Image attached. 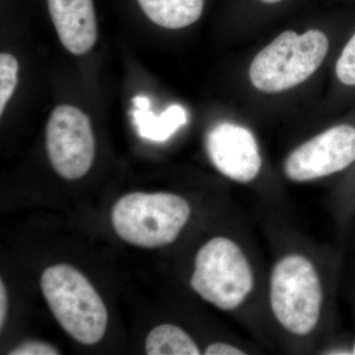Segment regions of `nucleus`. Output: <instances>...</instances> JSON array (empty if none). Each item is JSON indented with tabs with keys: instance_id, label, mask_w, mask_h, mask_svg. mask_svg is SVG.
<instances>
[{
	"instance_id": "obj_1",
	"label": "nucleus",
	"mask_w": 355,
	"mask_h": 355,
	"mask_svg": "<svg viewBox=\"0 0 355 355\" xmlns=\"http://www.w3.org/2000/svg\"><path fill=\"white\" fill-rule=\"evenodd\" d=\"M330 40L321 30L280 33L251 62L249 79L263 94H279L306 83L323 64Z\"/></svg>"
},
{
	"instance_id": "obj_2",
	"label": "nucleus",
	"mask_w": 355,
	"mask_h": 355,
	"mask_svg": "<svg viewBox=\"0 0 355 355\" xmlns=\"http://www.w3.org/2000/svg\"><path fill=\"white\" fill-rule=\"evenodd\" d=\"M41 288L53 316L72 338L85 345L102 340L108 311L83 273L64 263L49 266L42 273Z\"/></svg>"
},
{
	"instance_id": "obj_3",
	"label": "nucleus",
	"mask_w": 355,
	"mask_h": 355,
	"mask_svg": "<svg viewBox=\"0 0 355 355\" xmlns=\"http://www.w3.org/2000/svg\"><path fill=\"white\" fill-rule=\"evenodd\" d=\"M190 216V205L180 196L132 193L114 205L112 222L123 241L154 249L174 242Z\"/></svg>"
},
{
	"instance_id": "obj_4",
	"label": "nucleus",
	"mask_w": 355,
	"mask_h": 355,
	"mask_svg": "<svg viewBox=\"0 0 355 355\" xmlns=\"http://www.w3.org/2000/svg\"><path fill=\"white\" fill-rule=\"evenodd\" d=\"M270 302L277 322L289 333L307 336L321 315L323 289L315 266L301 254H287L273 266Z\"/></svg>"
},
{
	"instance_id": "obj_5",
	"label": "nucleus",
	"mask_w": 355,
	"mask_h": 355,
	"mask_svg": "<svg viewBox=\"0 0 355 355\" xmlns=\"http://www.w3.org/2000/svg\"><path fill=\"white\" fill-rule=\"evenodd\" d=\"M191 286L218 309L235 310L253 291L254 273L237 243L226 237L212 238L196 256Z\"/></svg>"
},
{
	"instance_id": "obj_6",
	"label": "nucleus",
	"mask_w": 355,
	"mask_h": 355,
	"mask_svg": "<svg viewBox=\"0 0 355 355\" xmlns=\"http://www.w3.org/2000/svg\"><path fill=\"white\" fill-rule=\"evenodd\" d=\"M46 148L51 166L60 177L73 181L85 176L96 153L88 116L76 107L58 106L46 123Z\"/></svg>"
},
{
	"instance_id": "obj_7",
	"label": "nucleus",
	"mask_w": 355,
	"mask_h": 355,
	"mask_svg": "<svg viewBox=\"0 0 355 355\" xmlns=\"http://www.w3.org/2000/svg\"><path fill=\"white\" fill-rule=\"evenodd\" d=\"M355 162V127L334 125L296 147L284 161L286 177L293 182L314 181L342 172Z\"/></svg>"
},
{
	"instance_id": "obj_8",
	"label": "nucleus",
	"mask_w": 355,
	"mask_h": 355,
	"mask_svg": "<svg viewBox=\"0 0 355 355\" xmlns=\"http://www.w3.org/2000/svg\"><path fill=\"white\" fill-rule=\"evenodd\" d=\"M205 146L212 164L228 179L247 184L260 174V147L254 133L244 125L218 123L207 133Z\"/></svg>"
},
{
	"instance_id": "obj_9",
	"label": "nucleus",
	"mask_w": 355,
	"mask_h": 355,
	"mask_svg": "<svg viewBox=\"0 0 355 355\" xmlns=\"http://www.w3.org/2000/svg\"><path fill=\"white\" fill-rule=\"evenodd\" d=\"M48 6L64 48L76 55L92 50L98 39L93 0H48Z\"/></svg>"
},
{
	"instance_id": "obj_10",
	"label": "nucleus",
	"mask_w": 355,
	"mask_h": 355,
	"mask_svg": "<svg viewBox=\"0 0 355 355\" xmlns=\"http://www.w3.org/2000/svg\"><path fill=\"white\" fill-rule=\"evenodd\" d=\"M132 103L135 106L132 111L133 123L144 139L166 141L188 123V114L180 105H172L156 116L150 111V100L146 96H137Z\"/></svg>"
},
{
	"instance_id": "obj_11",
	"label": "nucleus",
	"mask_w": 355,
	"mask_h": 355,
	"mask_svg": "<svg viewBox=\"0 0 355 355\" xmlns=\"http://www.w3.org/2000/svg\"><path fill=\"white\" fill-rule=\"evenodd\" d=\"M144 12L166 29L188 27L200 19L205 0H137Z\"/></svg>"
},
{
	"instance_id": "obj_12",
	"label": "nucleus",
	"mask_w": 355,
	"mask_h": 355,
	"mask_svg": "<svg viewBox=\"0 0 355 355\" xmlns=\"http://www.w3.org/2000/svg\"><path fill=\"white\" fill-rule=\"evenodd\" d=\"M146 354L198 355L197 343L180 327L164 324L155 327L147 336Z\"/></svg>"
},
{
	"instance_id": "obj_13",
	"label": "nucleus",
	"mask_w": 355,
	"mask_h": 355,
	"mask_svg": "<svg viewBox=\"0 0 355 355\" xmlns=\"http://www.w3.org/2000/svg\"><path fill=\"white\" fill-rule=\"evenodd\" d=\"M19 64L14 55L2 53L0 55V114H3L7 103L12 97L18 83Z\"/></svg>"
},
{
	"instance_id": "obj_14",
	"label": "nucleus",
	"mask_w": 355,
	"mask_h": 355,
	"mask_svg": "<svg viewBox=\"0 0 355 355\" xmlns=\"http://www.w3.org/2000/svg\"><path fill=\"white\" fill-rule=\"evenodd\" d=\"M335 73L338 83L345 87L355 88V31L340 51Z\"/></svg>"
},
{
	"instance_id": "obj_15",
	"label": "nucleus",
	"mask_w": 355,
	"mask_h": 355,
	"mask_svg": "<svg viewBox=\"0 0 355 355\" xmlns=\"http://www.w3.org/2000/svg\"><path fill=\"white\" fill-rule=\"evenodd\" d=\"M10 355H58L60 350L49 343L43 342H27L18 345L8 352Z\"/></svg>"
},
{
	"instance_id": "obj_16",
	"label": "nucleus",
	"mask_w": 355,
	"mask_h": 355,
	"mask_svg": "<svg viewBox=\"0 0 355 355\" xmlns=\"http://www.w3.org/2000/svg\"><path fill=\"white\" fill-rule=\"evenodd\" d=\"M205 355H243L246 354L242 349H238L234 345L229 343H211L205 349Z\"/></svg>"
},
{
	"instance_id": "obj_17",
	"label": "nucleus",
	"mask_w": 355,
	"mask_h": 355,
	"mask_svg": "<svg viewBox=\"0 0 355 355\" xmlns=\"http://www.w3.org/2000/svg\"><path fill=\"white\" fill-rule=\"evenodd\" d=\"M7 307H8V300H7V293L3 280L0 282V328L3 329L6 323Z\"/></svg>"
},
{
	"instance_id": "obj_18",
	"label": "nucleus",
	"mask_w": 355,
	"mask_h": 355,
	"mask_svg": "<svg viewBox=\"0 0 355 355\" xmlns=\"http://www.w3.org/2000/svg\"><path fill=\"white\" fill-rule=\"evenodd\" d=\"M260 1L266 4H275L279 3L280 1H284V0H260Z\"/></svg>"
},
{
	"instance_id": "obj_19",
	"label": "nucleus",
	"mask_w": 355,
	"mask_h": 355,
	"mask_svg": "<svg viewBox=\"0 0 355 355\" xmlns=\"http://www.w3.org/2000/svg\"><path fill=\"white\" fill-rule=\"evenodd\" d=\"M352 354L355 355V343H354V350H352Z\"/></svg>"
}]
</instances>
